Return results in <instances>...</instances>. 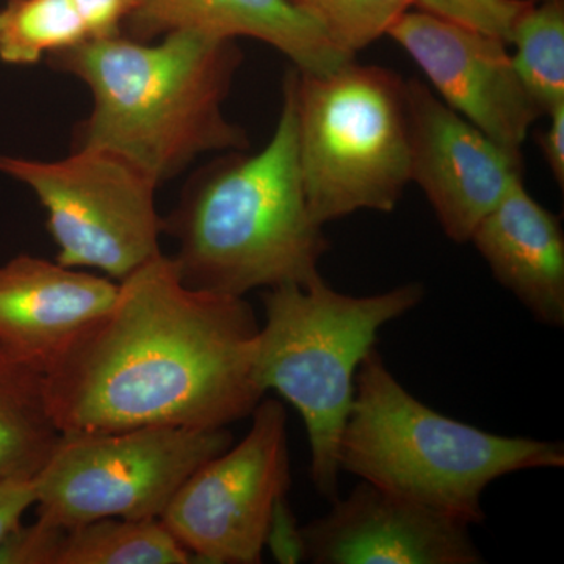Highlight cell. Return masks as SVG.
<instances>
[{
  "label": "cell",
  "instance_id": "6da1fadb",
  "mask_svg": "<svg viewBox=\"0 0 564 564\" xmlns=\"http://www.w3.org/2000/svg\"><path fill=\"white\" fill-rule=\"evenodd\" d=\"M261 323L245 296L198 291L159 254L120 281L113 306L44 372L61 433L140 426L221 429L251 417L263 393Z\"/></svg>",
  "mask_w": 564,
  "mask_h": 564
},
{
  "label": "cell",
  "instance_id": "7a4b0ae2",
  "mask_svg": "<svg viewBox=\"0 0 564 564\" xmlns=\"http://www.w3.org/2000/svg\"><path fill=\"white\" fill-rule=\"evenodd\" d=\"M242 61L236 40L196 32L166 33L159 43L120 33L46 58L91 93L74 148L115 152L158 185L207 152L250 148L223 110Z\"/></svg>",
  "mask_w": 564,
  "mask_h": 564
},
{
  "label": "cell",
  "instance_id": "3957f363",
  "mask_svg": "<svg viewBox=\"0 0 564 564\" xmlns=\"http://www.w3.org/2000/svg\"><path fill=\"white\" fill-rule=\"evenodd\" d=\"M295 68L282 84L280 120L256 154L225 152L185 185L163 232L182 281L198 291L245 296L256 289L304 285L329 251L304 195L299 161Z\"/></svg>",
  "mask_w": 564,
  "mask_h": 564
},
{
  "label": "cell",
  "instance_id": "277c9868",
  "mask_svg": "<svg viewBox=\"0 0 564 564\" xmlns=\"http://www.w3.org/2000/svg\"><path fill=\"white\" fill-rule=\"evenodd\" d=\"M340 470L462 519L485 521L484 492L505 475L564 466L563 444L502 436L437 413L406 391L377 347L355 380Z\"/></svg>",
  "mask_w": 564,
  "mask_h": 564
},
{
  "label": "cell",
  "instance_id": "5b68a950",
  "mask_svg": "<svg viewBox=\"0 0 564 564\" xmlns=\"http://www.w3.org/2000/svg\"><path fill=\"white\" fill-rule=\"evenodd\" d=\"M421 282L377 295L337 292L322 274L262 295L265 322L256 343L254 378L299 410L311 448V478L325 499L339 497V443L355 380L378 332L422 303Z\"/></svg>",
  "mask_w": 564,
  "mask_h": 564
},
{
  "label": "cell",
  "instance_id": "8992f818",
  "mask_svg": "<svg viewBox=\"0 0 564 564\" xmlns=\"http://www.w3.org/2000/svg\"><path fill=\"white\" fill-rule=\"evenodd\" d=\"M296 70V69H295ZM299 161L315 221L392 212L411 182L404 80L355 61L295 76Z\"/></svg>",
  "mask_w": 564,
  "mask_h": 564
},
{
  "label": "cell",
  "instance_id": "52a82bcc",
  "mask_svg": "<svg viewBox=\"0 0 564 564\" xmlns=\"http://www.w3.org/2000/svg\"><path fill=\"white\" fill-rule=\"evenodd\" d=\"M232 444L228 426L62 433L35 477L36 519L55 525L161 519L185 480Z\"/></svg>",
  "mask_w": 564,
  "mask_h": 564
},
{
  "label": "cell",
  "instance_id": "ba28073f",
  "mask_svg": "<svg viewBox=\"0 0 564 564\" xmlns=\"http://www.w3.org/2000/svg\"><path fill=\"white\" fill-rule=\"evenodd\" d=\"M0 173L35 193L62 265L120 282L162 254L159 185L121 155L101 148H74L52 162L0 154Z\"/></svg>",
  "mask_w": 564,
  "mask_h": 564
},
{
  "label": "cell",
  "instance_id": "9c48e42d",
  "mask_svg": "<svg viewBox=\"0 0 564 564\" xmlns=\"http://www.w3.org/2000/svg\"><path fill=\"white\" fill-rule=\"evenodd\" d=\"M242 443L202 464L159 521L192 556L207 563L258 564L274 514L291 488L288 413L262 399Z\"/></svg>",
  "mask_w": 564,
  "mask_h": 564
},
{
  "label": "cell",
  "instance_id": "30bf717a",
  "mask_svg": "<svg viewBox=\"0 0 564 564\" xmlns=\"http://www.w3.org/2000/svg\"><path fill=\"white\" fill-rule=\"evenodd\" d=\"M388 36L417 63L441 101L522 154L543 111L519 79L503 40L422 9L403 13Z\"/></svg>",
  "mask_w": 564,
  "mask_h": 564
},
{
  "label": "cell",
  "instance_id": "8fae6325",
  "mask_svg": "<svg viewBox=\"0 0 564 564\" xmlns=\"http://www.w3.org/2000/svg\"><path fill=\"white\" fill-rule=\"evenodd\" d=\"M411 182L425 193L448 239L467 243L524 173L522 154L500 147L441 101L423 82L404 80Z\"/></svg>",
  "mask_w": 564,
  "mask_h": 564
},
{
  "label": "cell",
  "instance_id": "7c38bea8",
  "mask_svg": "<svg viewBox=\"0 0 564 564\" xmlns=\"http://www.w3.org/2000/svg\"><path fill=\"white\" fill-rule=\"evenodd\" d=\"M470 527L361 480L300 538L304 562L314 564H480Z\"/></svg>",
  "mask_w": 564,
  "mask_h": 564
},
{
  "label": "cell",
  "instance_id": "4fadbf2b",
  "mask_svg": "<svg viewBox=\"0 0 564 564\" xmlns=\"http://www.w3.org/2000/svg\"><path fill=\"white\" fill-rule=\"evenodd\" d=\"M120 282L21 254L0 265V355L46 372L113 306Z\"/></svg>",
  "mask_w": 564,
  "mask_h": 564
},
{
  "label": "cell",
  "instance_id": "5bb4252c",
  "mask_svg": "<svg viewBox=\"0 0 564 564\" xmlns=\"http://www.w3.org/2000/svg\"><path fill=\"white\" fill-rule=\"evenodd\" d=\"M131 39L172 32L221 40L254 39L280 51L302 74H326L355 61L291 0H137Z\"/></svg>",
  "mask_w": 564,
  "mask_h": 564
},
{
  "label": "cell",
  "instance_id": "9a60e30c",
  "mask_svg": "<svg viewBox=\"0 0 564 564\" xmlns=\"http://www.w3.org/2000/svg\"><path fill=\"white\" fill-rule=\"evenodd\" d=\"M469 242L534 321L563 328L562 221L527 192L524 182L486 215Z\"/></svg>",
  "mask_w": 564,
  "mask_h": 564
},
{
  "label": "cell",
  "instance_id": "2e32d148",
  "mask_svg": "<svg viewBox=\"0 0 564 564\" xmlns=\"http://www.w3.org/2000/svg\"><path fill=\"white\" fill-rule=\"evenodd\" d=\"M193 556L159 519L102 518L74 525L36 519L0 545V564H187Z\"/></svg>",
  "mask_w": 564,
  "mask_h": 564
},
{
  "label": "cell",
  "instance_id": "e0dca14e",
  "mask_svg": "<svg viewBox=\"0 0 564 564\" xmlns=\"http://www.w3.org/2000/svg\"><path fill=\"white\" fill-rule=\"evenodd\" d=\"M61 434L47 406L44 373L0 355V480L35 478Z\"/></svg>",
  "mask_w": 564,
  "mask_h": 564
},
{
  "label": "cell",
  "instance_id": "ac0fdd59",
  "mask_svg": "<svg viewBox=\"0 0 564 564\" xmlns=\"http://www.w3.org/2000/svg\"><path fill=\"white\" fill-rule=\"evenodd\" d=\"M516 73L543 115L564 102V0H527L511 29Z\"/></svg>",
  "mask_w": 564,
  "mask_h": 564
},
{
  "label": "cell",
  "instance_id": "d6986e66",
  "mask_svg": "<svg viewBox=\"0 0 564 564\" xmlns=\"http://www.w3.org/2000/svg\"><path fill=\"white\" fill-rule=\"evenodd\" d=\"M88 40L70 0H7L0 9V62L33 66Z\"/></svg>",
  "mask_w": 564,
  "mask_h": 564
},
{
  "label": "cell",
  "instance_id": "ffe728a7",
  "mask_svg": "<svg viewBox=\"0 0 564 564\" xmlns=\"http://www.w3.org/2000/svg\"><path fill=\"white\" fill-rule=\"evenodd\" d=\"M339 50L356 57L359 51L388 35L393 22L417 0H291Z\"/></svg>",
  "mask_w": 564,
  "mask_h": 564
},
{
  "label": "cell",
  "instance_id": "44dd1931",
  "mask_svg": "<svg viewBox=\"0 0 564 564\" xmlns=\"http://www.w3.org/2000/svg\"><path fill=\"white\" fill-rule=\"evenodd\" d=\"M527 0H417L419 9L497 36L508 44Z\"/></svg>",
  "mask_w": 564,
  "mask_h": 564
},
{
  "label": "cell",
  "instance_id": "7402d4cb",
  "mask_svg": "<svg viewBox=\"0 0 564 564\" xmlns=\"http://www.w3.org/2000/svg\"><path fill=\"white\" fill-rule=\"evenodd\" d=\"M77 10L88 40L110 39L120 35L121 29L132 17L137 0H70Z\"/></svg>",
  "mask_w": 564,
  "mask_h": 564
},
{
  "label": "cell",
  "instance_id": "603a6c76",
  "mask_svg": "<svg viewBox=\"0 0 564 564\" xmlns=\"http://www.w3.org/2000/svg\"><path fill=\"white\" fill-rule=\"evenodd\" d=\"M35 502V478L0 480V545L22 524V516Z\"/></svg>",
  "mask_w": 564,
  "mask_h": 564
},
{
  "label": "cell",
  "instance_id": "cb8c5ba5",
  "mask_svg": "<svg viewBox=\"0 0 564 564\" xmlns=\"http://www.w3.org/2000/svg\"><path fill=\"white\" fill-rule=\"evenodd\" d=\"M549 124L540 135L541 152L556 184L564 185V102L547 113Z\"/></svg>",
  "mask_w": 564,
  "mask_h": 564
}]
</instances>
